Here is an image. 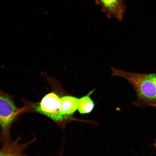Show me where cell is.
I'll return each instance as SVG.
<instances>
[{"instance_id": "5", "label": "cell", "mask_w": 156, "mask_h": 156, "mask_svg": "<svg viewBox=\"0 0 156 156\" xmlns=\"http://www.w3.org/2000/svg\"><path fill=\"white\" fill-rule=\"evenodd\" d=\"M21 138L19 137L14 140L11 139L2 144L0 149V156H27L25 153V151L35 140V139L21 144Z\"/></svg>"}, {"instance_id": "1", "label": "cell", "mask_w": 156, "mask_h": 156, "mask_svg": "<svg viewBox=\"0 0 156 156\" xmlns=\"http://www.w3.org/2000/svg\"><path fill=\"white\" fill-rule=\"evenodd\" d=\"M113 76L122 77L129 81L137 95L136 105L151 106L156 109V74L126 72L111 67Z\"/></svg>"}, {"instance_id": "2", "label": "cell", "mask_w": 156, "mask_h": 156, "mask_svg": "<svg viewBox=\"0 0 156 156\" xmlns=\"http://www.w3.org/2000/svg\"><path fill=\"white\" fill-rule=\"evenodd\" d=\"M14 95L0 89V144L11 139L10 131L13 124L23 114V107H18Z\"/></svg>"}, {"instance_id": "7", "label": "cell", "mask_w": 156, "mask_h": 156, "mask_svg": "<svg viewBox=\"0 0 156 156\" xmlns=\"http://www.w3.org/2000/svg\"><path fill=\"white\" fill-rule=\"evenodd\" d=\"M93 92L94 90L91 91L86 95L77 99V109L81 114L89 113L93 109L94 104L90 96Z\"/></svg>"}, {"instance_id": "6", "label": "cell", "mask_w": 156, "mask_h": 156, "mask_svg": "<svg viewBox=\"0 0 156 156\" xmlns=\"http://www.w3.org/2000/svg\"><path fill=\"white\" fill-rule=\"evenodd\" d=\"M61 114L66 118L67 116H72L77 109V99L66 96L60 98Z\"/></svg>"}, {"instance_id": "9", "label": "cell", "mask_w": 156, "mask_h": 156, "mask_svg": "<svg viewBox=\"0 0 156 156\" xmlns=\"http://www.w3.org/2000/svg\"><path fill=\"white\" fill-rule=\"evenodd\" d=\"M153 145L156 148V139L155 140L153 144Z\"/></svg>"}, {"instance_id": "4", "label": "cell", "mask_w": 156, "mask_h": 156, "mask_svg": "<svg viewBox=\"0 0 156 156\" xmlns=\"http://www.w3.org/2000/svg\"><path fill=\"white\" fill-rule=\"evenodd\" d=\"M96 5L101 8V10L109 18L115 17L119 21L123 20L126 11L123 0H95Z\"/></svg>"}, {"instance_id": "3", "label": "cell", "mask_w": 156, "mask_h": 156, "mask_svg": "<svg viewBox=\"0 0 156 156\" xmlns=\"http://www.w3.org/2000/svg\"><path fill=\"white\" fill-rule=\"evenodd\" d=\"M60 98L55 93L51 92L43 98L35 107V109L57 122L65 118L60 113Z\"/></svg>"}, {"instance_id": "8", "label": "cell", "mask_w": 156, "mask_h": 156, "mask_svg": "<svg viewBox=\"0 0 156 156\" xmlns=\"http://www.w3.org/2000/svg\"><path fill=\"white\" fill-rule=\"evenodd\" d=\"M63 148H62V150L60 153V156H63Z\"/></svg>"}]
</instances>
